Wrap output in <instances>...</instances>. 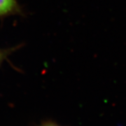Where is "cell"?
Here are the masks:
<instances>
[{
  "instance_id": "obj_1",
  "label": "cell",
  "mask_w": 126,
  "mask_h": 126,
  "mask_svg": "<svg viewBox=\"0 0 126 126\" xmlns=\"http://www.w3.org/2000/svg\"><path fill=\"white\" fill-rule=\"evenodd\" d=\"M16 8V0H0V16L13 12Z\"/></svg>"
},
{
  "instance_id": "obj_2",
  "label": "cell",
  "mask_w": 126,
  "mask_h": 126,
  "mask_svg": "<svg viewBox=\"0 0 126 126\" xmlns=\"http://www.w3.org/2000/svg\"><path fill=\"white\" fill-rule=\"evenodd\" d=\"M60 126L55 123H45V124H43L42 126Z\"/></svg>"
},
{
  "instance_id": "obj_3",
  "label": "cell",
  "mask_w": 126,
  "mask_h": 126,
  "mask_svg": "<svg viewBox=\"0 0 126 126\" xmlns=\"http://www.w3.org/2000/svg\"><path fill=\"white\" fill-rule=\"evenodd\" d=\"M1 54L0 53V60H1Z\"/></svg>"
}]
</instances>
